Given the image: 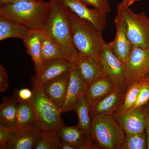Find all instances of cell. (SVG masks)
<instances>
[{"mask_svg": "<svg viewBox=\"0 0 149 149\" xmlns=\"http://www.w3.org/2000/svg\"><path fill=\"white\" fill-rule=\"evenodd\" d=\"M72 41L80 56L99 58L104 41L102 32L93 24L77 16L67 7Z\"/></svg>", "mask_w": 149, "mask_h": 149, "instance_id": "cell-3", "label": "cell"}, {"mask_svg": "<svg viewBox=\"0 0 149 149\" xmlns=\"http://www.w3.org/2000/svg\"><path fill=\"white\" fill-rule=\"evenodd\" d=\"M148 149V141L146 131L125 135L121 149Z\"/></svg>", "mask_w": 149, "mask_h": 149, "instance_id": "cell-28", "label": "cell"}, {"mask_svg": "<svg viewBox=\"0 0 149 149\" xmlns=\"http://www.w3.org/2000/svg\"><path fill=\"white\" fill-rule=\"evenodd\" d=\"M17 1V0H0V6L9 4Z\"/></svg>", "mask_w": 149, "mask_h": 149, "instance_id": "cell-35", "label": "cell"}, {"mask_svg": "<svg viewBox=\"0 0 149 149\" xmlns=\"http://www.w3.org/2000/svg\"><path fill=\"white\" fill-rule=\"evenodd\" d=\"M117 8L125 19L127 36L133 47H149V18L144 13H137L123 0Z\"/></svg>", "mask_w": 149, "mask_h": 149, "instance_id": "cell-6", "label": "cell"}, {"mask_svg": "<svg viewBox=\"0 0 149 149\" xmlns=\"http://www.w3.org/2000/svg\"><path fill=\"white\" fill-rule=\"evenodd\" d=\"M144 79H145L149 84V72L148 73V74H147L146 76V77H145Z\"/></svg>", "mask_w": 149, "mask_h": 149, "instance_id": "cell-37", "label": "cell"}, {"mask_svg": "<svg viewBox=\"0 0 149 149\" xmlns=\"http://www.w3.org/2000/svg\"><path fill=\"white\" fill-rule=\"evenodd\" d=\"M43 30H30L23 41L27 48V53L31 56L34 62L35 72L42 63L41 57L42 37Z\"/></svg>", "mask_w": 149, "mask_h": 149, "instance_id": "cell-20", "label": "cell"}, {"mask_svg": "<svg viewBox=\"0 0 149 149\" xmlns=\"http://www.w3.org/2000/svg\"><path fill=\"white\" fill-rule=\"evenodd\" d=\"M30 29L21 24L0 15V41L9 38L23 40Z\"/></svg>", "mask_w": 149, "mask_h": 149, "instance_id": "cell-21", "label": "cell"}, {"mask_svg": "<svg viewBox=\"0 0 149 149\" xmlns=\"http://www.w3.org/2000/svg\"><path fill=\"white\" fill-rule=\"evenodd\" d=\"M19 102L29 101L33 95V91L27 88H22L16 91L14 94Z\"/></svg>", "mask_w": 149, "mask_h": 149, "instance_id": "cell-32", "label": "cell"}, {"mask_svg": "<svg viewBox=\"0 0 149 149\" xmlns=\"http://www.w3.org/2000/svg\"><path fill=\"white\" fill-rule=\"evenodd\" d=\"M70 72L48 81L42 87L48 97L61 111L66 98Z\"/></svg>", "mask_w": 149, "mask_h": 149, "instance_id": "cell-17", "label": "cell"}, {"mask_svg": "<svg viewBox=\"0 0 149 149\" xmlns=\"http://www.w3.org/2000/svg\"><path fill=\"white\" fill-rule=\"evenodd\" d=\"M115 23L116 29V35L114 40L109 44L114 54L125 64L130 55L133 46L127 36L124 16L121 10L118 8Z\"/></svg>", "mask_w": 149, "mask_h": 149, "instance_id": "cell-10", "label": "cell"}, {"mask_svg": "<svg viewBox=\"0 0 149 149\" xmlns=\"http://www.w3.org/2000/svg\"><path fill=\"white\" fill-rule=\"evenodd\" d=\"M73 65L64 59H56L43 62L33 79L34 86L42 87L48 81L61 74L70 72Z\"/></svg>", "mask_w": 149, "mask_h": 149, "instance_id": "cell-9", "label": "cell"}, {"mask_svg": "<svg viewBox=\"0 0 149 149\" xmlns=\"http://www.w3.org/2000/svg\"><path fill=\"white\" fill-rule=\"evenodd\" d=\"M33 95L29 100L36 112L37 123L44 130H58L63 124L61 110L48 97L42 87L33 86Z\"/></svg>", "mask_w": 149, "mask_h": 149, "instance_id": "cell-5", "label": "cell"}, {"mask_svg": "<svg viewBox=\"0 0 149 149\" xmlns=\"http://www.w3.org/2000/svg\"><path fill=\"white\" fill-rule=\"evenodd\" d=\"M58 133L62 142L72 149H97L91 136L86 135L77 126L63 125L58 130Z\"/></svg>", "mask_w": 149, "mask_h": 149, "instance_id": "cell-15", "label": "cell"}, {"mask_svg": "<svg viewBox=\"0 0 149 149\" xmlns=\"http://www.w3.org/2000/svg\"><path fill=\"white\" fill-rule=\"evenodd\" d=\"M38 1H44V0H38Z\"/></svg>", "mask_w": 149, "mask_h": 149, "instance_id": "cell-38", "label": "cell"}, {"mask_svg": "<svg viewBox=\"0 0 149 149\" xmlns=\"http://www.w3.org/2000/svg\"><path fill=\"white\" fill-rule=\"evenodd\" d=\"M125 93L124 91L115 89L91 106L90 113L92 118L102 115H113L123 103Z\"/></svg>", "mask_w": 149, "mask_h": 149, "instance_id": "cell-18", "label": "cell"}, {"mask_svg": "<svg viewBox=\"0 0 149 149\" xmlns=\"http://www.w3.org/2000/svg\"><path fill=\"white\" fill-rule=\"evenodd\" d=\"M88 85L85 83L78 69L73 65L70 72L69 85L64 103L62 108V113L74 110L77 103L85 95Z\"/></svg>", "mask_w": 149, "mask_h": 149, "instance_id": "cell-13", "label": "cell"}, {"mask_svg": "<svg viewBox=\"0 0 149 149\" xmlns=\"http://www.w3.org/2000/svg\"><path fill=\"white\" fill-rule=\"evenodd\" d=\"M124 68L128 86L143 80L149 72V47H133Z\"/></svg>", "mask_w": 149, "mask_h": 149, "instance_id": "cell-8", "label": "cell"}, {"mask_svg": "<svg viewBox=\"0 0 149 149\" xmlns=\"http://www.w3.org/2000/svg\"><path fill=\"white\" fill-rule=\"evenodd\" d=\"M41 57L42 62L56 59H64L70 61L65 52L43 31L42 37Z\"/></svg>", "mask_w": 149, "mask_h": 149, "instance_id": "cell-23", "label": "cell"}, {"mask_svg": "<svg viewBox=\"0 0 149 149\" xmlns=\"http://www.w3.org/2000/svg\"><path fill=\"white\" fill-rule=\"evenodd\" d=\"M37 120L36 112L29 101L19 102L15 127L21 128L37 122Z\"/></svg>", "mask_w": 149, "mask_h": 149, "instance_id": "cell-25", "label": "cell"}, {"mask_svg": "<svg viewBox=\"0 0 149 149\" xmlns=\"http://www.w3.org/2000/svg\"><path fill=\"white\" fill-rule=\"evenodd\" d=\"M15 95L5 97L0 105V122L6 126L15 127L19 103Z\"/></svg>", "mask_w": 149, "mask_h": 149, "instance_id": "cell-22", "label": "cell"}, {"mask_svg": "<svg viewBox=\"0 0 149 149\" xmlns=\"http://www.w3.org/2000/svg\"><path fill=\"white\" fill-rule=\"evenodd\" d=\"M42 131L37 122L21 127L11 137L6 149H35Z\"/></svg>", "mask_w": 149, "mask_h": 149, "instance_id": "cell-11", "label": "cell"}, {"mask_svg": "<svg viewBox=\"0 0 149 149\" xmlns=\"http://www.w3.org/2000/svg\"><path fill=\"white\" fill-rule=\"evenodd\" d=\"M125 135L145 131L146 124V105L123 113L113 115Z\"/></svg>", "mask_w": 149, "mask_h": 149, "instance_id": "cell-12", "label": "cell"}, {"mask_svg": "<svg viewBox=\"0 0 149 149\" xmlns=\"http://www.w3.org/2000/svg\"><path fill=\"white\" fill-rule=\"evenodd\" d=\"M146 131L148 141V149H149V102L146 104Z\"/></svg>", "mask_w": 149, "mask_h": 149, "instance_id": "cell-34", "label": "cell"}, {"mask_svg": "<svg viewBox=\"0 0 149 149\" xmlns=\"http://www.w3.org/2000/svg\"><path fill=\"white\" fill-rule=\"evenodd\" d=\"M50 1V13L42 30L65 52L72 63L80 55L72 41L67 7L60 0Z\"/></svg>", "mask_w": 149, "mask_h": 149, "instance_id": "cell-2", "label": "cell"}, {"mask_svg": "<svg viewBox=\"0 0 149 149\" xmlns=\"http://www.w3.org/2000/svg\"><path fill=\"white\" fill-rule=\"evenodd\" d=\"M86 6L93 7V8L107 14L111 11L108 0H81Z\"/></svg>", "mask_w": 149, "mask_h": 149, "instance_id": "cell-31", "label": "cell"}, {"mask_svg": "<svg viewBox=\"0 0 149 149\" xmlns=\"http://www.w3.org/2000/svg\"><path fill=\"white\" fill-rule=\"evenodd\" d=\"M99 58L107 76L111 80L116 89L125 92L128 85L124 64L113 52L109 43L104 42Z\"/></svg>", "mask_w": 149, "mask_h": 149, "instance_id": "cell-7", "label": "cell"}, {"mask_svg": "<svg viewBox=\"0 0 149 149\" xmlns=\"http://www.w3.org/2000/svg\"><path fill=\"white\" fill-rule=\"evenodd\" d=\"M9 86L8 77L4 68L0 65V92H5Z\"/></svg>", "mask_w": 149, "mask_h": 149, "instance_id": "cell-33", "label": "cell"}, {"mask_svg": "<svg viewBox=\"0 0 149 149\" xmlns=\"http://www.w3.org/2000/svg\"><path fill=\"white\" fill-rule=\"evenodd\" d=\"M58 130H43L35 149H61Z\"/></svg>", "mask_w": 149, "mask_h": 149, "instance_id": "cell-26", "label": "cell"}, {"mask_svg": "<svg viewBox=\"0 0 149 149\" xmlns=\"http://www.w3.org/2000/svg\"><path fill=\"white\" fill-rule=\"evenodd\" d=\"M142 81L135 82L128 85L125 92L123 103L113 114L125 112L134 106L141 89Z\"/></svg>", "mask_w": 149, "mask_h": 149, "instance_id": "cell-27", "label": "cell"}, {"mask_svg": "<svg viewBox=\"0 0 149 149\" xmlns=\"http://www.w3.org/2000/svg\"><path fill=\"white\" fill-rule=\"evenodd\" d=\"M91 136L97 149H121L125 134L113 115L92 118Z\"/></svg>", "mask_w": 149, "mask_h": 149, "instance_id": "cell-4", "label": "cell"}, {"mask_svg": "<svg viewBox=\"0 0 149 149\" xmlns=\"http://www.w3.org/2000/svg\"><path fill=\"white\" fill-rule=\"evenodd\" d=\"M91 105L85 99L82 97L75 106L74 110L77 113L78 123L77 126L88 136H91L92 118L90 113Z\"/></svg>", "mask_w": 149, "mask_h": 149, "instance_id": "cell-24", "label": "cell"}, {"mask_svg": "<svg viewBox=\"0 0 149 149\" xmlns=\"http://www.w3.org/2000/svg\"><path fill=\"white\" fill-rule=\"evenodd\" d=\"M72 64L79 70L83 80L88 86L96 80L107 76L99 58L80 56Z\"/></svg>", "mask_w": 149, "mask_h": 149, "instance_id": "cell-16", "label": "cell"}, {"mask_svg": "<svg viewBox=\"0 0 149 149\" xmlns=\"http://www.w3.org/2000/svg\"><path fill=\"white\" fill-rule=\"evenodd\" d=\"M19 128L8 127L3 123H0V149H6L11 138Z\"/></svg>", "mask_w": 149, "mask_h": 149, "instance_id": "cell-30", "label": "cell"}, {"mask_svg": "<svg viewBox=\"0 0 149 149\" xmlns=\"http://www.w3.org/2000/svg\"><path fill=\"white\" fill-rule=\"evenodd\" d=\"M77 16L93 24L101 32L105 28L107 14L88 7L81 0H60Z\"/></svg>", "mask_w": 149, "mask_h": 149, "instance_id": "cell-14", "label": "cell"}, {"mask_svg": "<svg viewBox=\"0 0 149 149\" xmlns=\"http://www.w3.org/2000/svg\"><path fill=\"white\" fill-rule=\"evenodd\" d=\"M149 102V84L145 79H143L142 81L141 89L138 95L136 103L134 106L129 111L136 109L146 105Z\"/></svg>", "mask_w": 149, "mask_h": 149, "instance_id": "cell-29", "label": "cell"}, {"mask_svg": "<svg viewBox=\"0 0 149 149\" xmlns=\"http://www.w3.org/2000/svg\"><path fill=\"white\" fill-rule=\"evenodd\" d=\"M51 1L17 0L0 6V15L24 25L31 30H42L49 18Z\"/></svg>", "mask_w": 149, "mask_h": 149, "instance_id": "cell-1", "label": "cell"}, {"mask_svg": "<svg viewBox=\"0 0 149 149\" xmlns=\"http://www.w3.org/2000/svg\"><path fill=\"white\" fill-rule=\"evenodd\" d=\"M124 1H125L128 5L130 6L133 5L134 3L139 1L140 0H124Z\"/></svg>", "mask_w": 149, "mask_h": 149, "instance_id": "cell-36", "label": "cell"}, {"mask_svg": "<svg viewBox=\"0 0 149 149\" xmlns=\"http://www.w3.org/2000/svg\"><path fill=\"white\" fill-rule=\"evenodd\" d=\"M116 89L114 85L107 76L96 80L88 86L85 95V99L91 106Z\"/></svg>", "mask_w": 149, "mask_h": 149, "instance_id": "cell-19", "label": "cell"}]
</instances>
